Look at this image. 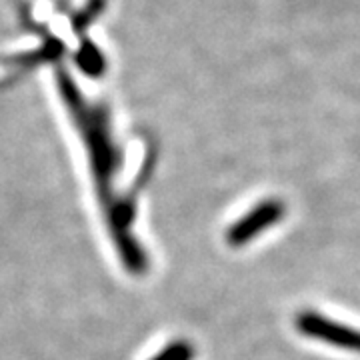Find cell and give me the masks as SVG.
<instances>
[{
  "label": "cell",
  "mask_w": 360,
  "mask_h": 360,
  "mask_svg": "<svg viewBox=\"0 0 360 360\" xmlns=\"http://www.w3.org/2000/svg\"><path fill=\"white\" fill-rule=\"evenodd\" d=\"M296 328L310 338L360 352V330L348 328L345 324L330 321L316 312H300L296 316Z\"/></svg>",
  "instance_id": "cell-1"
},
{
  "label": "cell",
  "mask_w": 360,
  "mask_h": 360,
  "mask_svg": "<svg viewBox=\"0 0 360 360\" xmlns=\"http://www.w3.org/2000/svg\"><path fill=\"white\" fill-rule=\"evenodd\" d=\"M284 217V205L276 198L264 200L258 206H255L245 219L236 220L229 229L226 240L232 246H243L248 240H252L255 236H258L264 229H269L272 224H276L278 220Z\"/></svg>",
  "instance_id": "cell-2"
},
{
  "label": "cell",
  "mask_w": 360,
  "mask_h": 360,
  "mask_svg": "<svg viewBox=\"0 0 360 360\" xmlns=\"http://www.w3.org/2000/svg\"><path fill=\"white\" fill-rule=\"evenodd\" d=\"M193 354L194 350L186 342H174L165 352H160L155 360H191Z\"/></svg>",
  "instance_id": "cell-3"
}]
</instances>
